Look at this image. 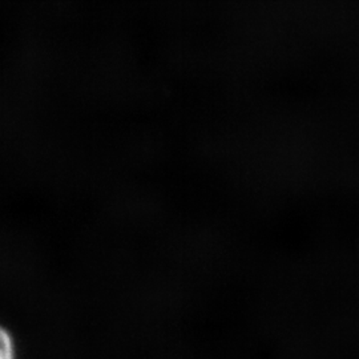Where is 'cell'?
Listing matches in <instances>:
<instances>
[{
  "instance_id": "6da1fadb",
  "label": "cell",
  "mask_w": 359,
  "mask_h": 359,
  "mask_svg": "<svg viewBox=\"0 0 359 359\" xmlns=\"http://www.w3.org/2000/svg\"><path fill=\"white\" fill-rule=\"evenodd\" d=\"M0 359H15L13 337L0 326Z\"/></svg>"
}]
</instances>
